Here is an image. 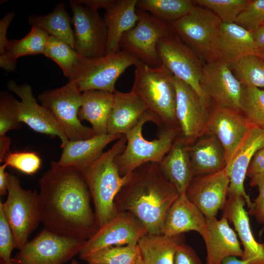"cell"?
I'll return each instance as SVG.
<instances>
[{
    "instance_id": "obj_32",
    "label": "cell",
    "mask_w": 264,
    "mask_h": 264,
    "mask_svg": "<svg viewBox=\"0 0 264 264\" xmlns=\"http://www.w3.org/2000/svg\"><path fill=\"white\" fill-rule=\"evenodd\" d=\"M28 22L32 26L38 27L49 36L64 41L75 49L74 33L71 26L72 19L64 3H59L51 12L46 15H30Z\"/></svg>"
},
{
    "instance_id": "obj_9",
    "label": "cell",
    "mask_w": 264,
    "mask_h": 264,
    "mask_svg": "<svg viewBox=\"0 0 264 264\" xmlns=\"http://www.w3.org/2000/svg\"><path fill=\"white\" fill-rule=\"evenodd\" d=\"M0 206L19 250L28 242L29 236L41 222L39 195L35 190L23 189L19 178L9 174L7 198L4 202L0 201Z\"/></svg>"
},
{
    "instance_id": "obj_3",
    "label": "cell",
    "mask_w": 264,
    "mask_h": 264,
    "mask_svg": "<svg viewBox=\"0 0 264 264\" xmlns=\"http://www.w3.org/2000/svg\"><path fill=\"white\" fill-rule=\"evenodd\" d=\"M126 143V136L122 135L108 151L81 170L93 200L99 228L117 214L115 198L130 176V174L121 176L114 161L124 151Z\"/></svg>"
},
{
    "instance_id": "obj_28",
    "label": "cell",
    "mask_w": 264,
    "mask_h": 264,
    "mask_svg": "<svg viewBox=\"0 0 264 264\" xmlns=\"http://www.w3.org/2000/svg\"><path fill=\"white\" fill-rule=\"evenodd\" d=\"M258 50L251 31L235 22H222L218 43V59L230 64L243 56L257 54Z\"/></svg>"
},
{
    "instance_id": "obj_30",
    "label": "cell",
    "mask_w": 264,
    "mask_h": 264,
    "mask_svg": "<svg viewBox=\"0 0 264 264\" xmlns=\"http://www.w3.org/2000/svg\"><path fill=\"white\" fill-rule=\"evenodd\" d=\"M113 99L114 93L109 91L89 90L82 92L79 120L88 121L96 135L107 134L108 120Z\"/></svg>"
},
{
    "instance_id": "obj_50",
    "label": "cell",
    "mask_w": 264,
    "mask_h": 264,
    "mask_svg": "<svg viewBox=\"0 0 264 264\" xmlns=\"http://www.w3.org/2000/svg\"><path fill=\"white\" fill-rule=\"evenodd\" d=\"M11 140L10 137L4 136L0 137V162L2 163L4 158L10 152Z\"/></svg>"
},
{
    "instance_id": "obj_5",
    "label": "cell",
    "mask_w": 264,
    "mask_h": 264,
    "mask_svg": "<svg viewBox=\"0 0 264 264\" xmlns=\"http://www.w3.org/2000/svg\"><path fill=\"white\" fill-rule=\"evenodd\" d=\"M152 122L159 126L157 117L147 110L138 123L125 135L127 143L124 151L115 158V163L122 176L132 173L139 166L149 162L159 164L180 134L178 127L159 129L158 138L148 140L142 135L144 125Z\"/></svg>"
},
{
    "instance_id": "obj_4",
    "label": "cell",
    "mask_w": 264,
    "mask_h": 264,
    "mask_svg": "<svg viewBox=\"0 0 264 264\" xmlns=\"http://www.w3.org/2000/svg\"><path fill=\"white\" fill-rule=\"evenodd\" d=\"M132 90L157 117L159 129L178 127L174 76L163 65L153 67L141 63L135 66Z\"/></svg>"
},
{
    "instance_id": "obj_12",
    "label": "cell",
    "mask_w": 264,
    "mask_h": 264,
    "mask_svg": "<svg viewBox=\"0 0 264 264\" xmlns=\"http://www.w3.org/2000/svg\"><path fill=\"white\" fill-rule=\"evenodd\" d=\"M69 3L73 15L75 50L85 58L106 55L108 29L104 18L97 11L84 6L78 0H70Z\"/></svg>"
},
{
    "instance_id": "obj_36",
    "label": "cell",
    "mask_w": 264,
    "mask_h": 264,
    "mask_svg": "<svg viewBox=\"0 0 264 264\" xmlns=\"http://www.w3.org/2000/svg\"><path fill=\"white\" fill-rule=\"evenodd\" d=\"M140 259L137 244L106 247L86 257L83 260L96 264H134Z\"/></svg>"
},
{
    "instance_id": "obj_35",
    "label": "cell",
    "mask_w": 264,
    "mask_h": 264,
    "mask_svg": "<svg viewBox=\"0 0 264 264\" xmlns=\"http://www.w3.org/2000/svg\"><path fill=\"white\" fill-rule=\"evenodd\" d=\"M229 65L242 85L259 88L264 87V59L260 56L245 55Z\"/></svg>"
},
{
    "instance_id": "obj_41",
    "label": "cell",
    "mask_w": 264,
    "mask_h": 264,
    "mask_svg": "<svg viewBox=\"0 0 264 264\" xmlns=\"http://www.w3.org/2000/svg\"><path fill=\"white\" fill-rule=\"evenodd\" d=\"M235 23L251 31L264 24V0H248Z\"/></svg>"
},
{
    "instance_id": "obj_15",
    "label": "cell",
    "mask_w": 264,
    "mask_h": 264,
    "mask_svg": "<svg viewBox=\"0 0 264 264\" xmlns=\"http://www.w3.org/2000/svg\"><path fill=\"white\" fill-rule=\"evenodd\" d=\"M200 86L216 105L241 112L243 85L228 63L220 59L207 62L203 65Z\"/></svg>"
},
{
    "instance_id": "obj_25",
    "label": "cell",
    "mask_w": 264,
    "mask_h": 264,
    "mask_svg": "<svg viewBox=\"0 0 264 264\" xmlns=\"http://www.w3.org/2000/svg\"><path fill=\"white\" fill-rule=\"evenodd\" d=\"M137 0H116L103 18L108 29L106 55L120 51L123 35L136 24L138 17L136 10Z\"/></svg>"
},
{
    "instance_id": "obj_6",
    "label": "cell",
    "mask_w": 264,
    "mask_h": 264,
    "mask_svg": "<svg viewBox=\"0 0 264 264\" xmlns=\"http://www.w3.org/2000/svg\"><path fill=\"white\" fill-rule=\"evenodd\" d=\"M141 63L133 54L124 50L99 57H81L68 80L75 82L82 92L99 90L114 93L119 76L130 66Z\"/></svg>"
},
{
    "instance_id": "obj_39",
    "label": "cell",
    "mask_w": 264,
    "mask_h": 264,
    "mask_svg": "<svg viewBox=\"0 0 264 264\" xmlns=\"http://www.w3.org/2000/svg\"><path fill=\"white\" fill-rule=\"evenodd\" d=\"M247 0H195L194 5L208 9L223 23L235 22L248 3Z\"/></svg>"
},
{
    "instance_id": "obj_33",
    "label": "cell",
    "mask_w": 264,
    "mask_h": 264,
    "mask_svg": "<svg viewBox=\"0 0 264 264\" xmlns=\"http://www.w3.org/2000/svg\"><path fill=\"white\" fill-rule=\"evenodd\" d=\"M194 6L190 0H137L136 2L139 9L171 23L187 14Z\"/></svg>"
},
{
    "instance_id": "obj_10",
    "label": "cell",
    "mask_w": 264,
    "mask_h": 264,
    "mask_svg": "<svg viewBox=\"0 0 264 264\" xmlns=\"http://www.w3.org/2000/svg\"><path fill=\"white\" fill-rule=\"evenodd\" d=\"M136 25L126 32L120 43L122 50L135 56L141 62L151 67L162 65L157 45L159 41L173 35L171 24L138 9Z\"/></svg>"
},
{
    "instance_id": "obj_55",
    "label": "cell",
    "mask_w": 264,
    "mask_h": 264,
    "mask_svg": "<svg viewBox=\"0 0 264 264\" xmlns=\"http://www.w3.org/2000/svg\"><path fill=\"white\" fill-rule=\"evenodd\" d=\"M134 264H143L141 262V259H140L139 260H138L137 262H136Z\"/></svg>"
},
{
    "instance_id": "obj_34",
    "label": "cell",
    "mask_w": 264,
    "mask_h": 264,
    "mask_svg": "<svg viewBox=\"0 0 264 264\" xmlns=\"http://www.w3.org/2000/svg\"><path fill=\"white\" fill-rule=\"evenodd\" d=\"M49 36L43 30L32 26L30 32L21 39L8 40L5 54L0 58H7L16 61L17 59L24 56L44 55Z\"/></svg>"
},
{
    "instance_id": "obj_8",
    "label": "cell",
    "mask_w": 264,
    "mask_h": 264,
    "mask_svg": "<svg viewBox=\"0 0 264 264\" xmlns=\"http://www.w3.org/2000/svg\"><path fill=\"white\" fill-rule=\"evenodd\" d=\"M38 100L52 115L69 140L90 138L96 135L91 128L83 125L78 118L82 103V92L77 83L69 81L65 85L46 90Z\"/></svg>"
},
{
    "instance_id": "obj_21",
    "label": "cell",
    "mask_w": 264,
    "mask_h": 264,
    "mask_svg": "<svg viewBox=\"0 0 264 264\" xmlns=\"http://www.w3.org/2000/svg\"><path fill=\"white\" fill-rule=\"evenodd\" d=\"M205 227L201 234L206 248V264H221L229 256L242 258V249L236 233L230 226L227 219L222 216L206 218Z\"/></svg>"
},
{
    "instance_id": "obj_40",
    "label": "cell",
    "mask_w": 264,
    "mask_h": 264,
    "mask_svg": "<svg viewBox=\"0 0 264 264\" xmlns=\"http://www.w3.org/2000/svg\"><path fill=\"white\" fill-rule=\"evenodd\" d=\"M2 163L24 174L33 175L40 169L42 161L40 156L34 152L10 151Z\"/></svg>"
},
{
    "instance_id": "obj_1",
    "label": "cell",
    "mask_w": 264,
    "mask_h": 264,
    "mask_svg": "<svg viewBox=\"0 0 264 264\" xmlns=\"http://www.w3.org/2000/svg\"><path fill=\"white\" fill-rule=\"evenodd\" d=\"M41 222L63 237L87 241L98 230L82 171L53 161L39 179Z\"/></svg>"
},
{
    "instance_id": "obj_53",
    "label": "cell",
    "mask_w": 264,
    "mask_h": 264,
    "mask_svg": "<svg viewBox=\"0 0 264 264\" xmlns=\"http://www.w3.org/2000/svg\"><path fill=\"white\" fill-rule=\"evenodd\" d=\"M257 55L264 59V49H259Z\"/></svg>"
},
{
    "instance_id": "obj_14",
    "label": "cell",
    "mask_w": 264,
    "mask_h": 264,
    "mask_svg": "<svg viewBox=\"0 0 264 264\" xmlns=\"http://www.w3.org/2000/svg\"><path fill=\"white\" fill-rule=\"evenodd\" d=\"M161 63L173 75L208 100L201 86L203 65L197 55L176 35L160 40L157 45Z\"/></svg>"
},
{
    "instance_id": "obj_52",
    "label": "cell",
    "mask_w": 264,
    "mask_h": 264,
    "mask_svg": "<svg viewBox=\"0 0 264 264\" xmlns=\"http://www.w3.org/2000/svg\"><path fill=\"white\" fill-rule=\"evenodd\" d=\"M221 264H248V263L242 259H238L237 257L229 256L224 258Z\"/></svg>"
},
{
    "instance_id": "obj_18",
    "label": "cell",
    "mask_w": 264,
    "mask_h": 264,
    "mask_svg": "<svg viewBox=\"0 0 264 264\" xmlns=\"http://www.w3.org/2000/svg\"><path fill=\"white\" fill-rule=\"evenodd\" d=\"M229 183L225 168L215 173L195 176L186 195L206 218L216 217L226 203Z\"/></svg>"
},
{
    "instance_id": "obj_47",
    "label": "cell",
    "mask_w": 264,
    "mask_h": 264,
    "mask_svg": "<svg viewBox=\"0 0 264 264\" xmlns=\"http://www.w3.org/2000/svg\"><path fill=\"white\" fill-rule=\"evenodd\" d=\"M14 16V12H10L0 21V56L5 54V47L8 41L6 38L7 30Z\"/></svg>"
},
{
    "instance_id": "obj_56",
    "label": "cell",
    "mask_w": 264,
    "mask_h": 264,
    "mask_svg": "<svg viewBox=\"0 0 264 264\" xmlns=\"http://www.w3.org/2000/svg\"><path fill=\"white\" fill-rule=\"evenodd\" d=\"M88 264H93V263H88Z\"/></svg>"
},
{
    "instance_id": "obj_29",
    "label": "cell",
    "mask_w": 264,
    "mask_h": 264,
    "mask_svg": "<svg viewBox=\"0 0 264 264\" xmlns=\"http://www.w3.org/2000/svg\"><path fill=\"white\" fill-rule=\"evenodd\" d=\"M188 151L194 176L218 172L226 167L223 148L212 134L188 146Z\"/></svg>"
},
{
    "instance_id": "obj_27",
    "label": "cell",
    "mask_w": 264,
    "mask_h": 264,
    "mask_svg": "<svg viewBox=\"0 0 264 264\" xmlns=\"http://www.w3.org/2000/svg\"><path fill=\"white\" fill-rule=\"evenodd\" d=\"M122 135L107 133L96 135L85 140H69L62 148L58 162L63 165L73 166L82 170L98 159L109 144L118 140Z\"/></svg>"
},
{
    "instance_id": "obj_44",
    "label": "cell",
    "mask_w": 264,
    "mask_h": 264,
    "mask_svg": "<svg viewBox=\"0 0 264 264\" xmlns=\"http://www.w3.org/2000/svg\"><path fill=\"white\" fill-rule=\"evenodd\" d=\"M252 186H257L259 189L258 197L253 202L252 210L248 212L249 215L253 216L256 221L260 223H264V176L250 179Z\"/></svg>"
},
{
    "instance_id": "obj_11",
    "label": "cell",
    "mask_w": 264,
    "mask_h": 264,
    "mask_svg": "<svg viewBox=\"0 0 264 264\" xmlns=\"http://www.w3.org/2000/svg\"><path fill=\"white\" fill-rule=\"evenodd\" d=\"M87 241L56 235L44 228L12 258V264H64L79 254Z\"/></svg>"
},
{
    "instance_id": "obj_24",
    "label": "cell",
    "mask_w": 264,
    "mask_h": 264,
    "mask_svg": "<svg viewBox=\"0 0 264 264\" xmlns=\"http://www.w3.org/2000/svg\"><path fill=\"white\" fill-rule=\"evenodd\" d=\"M206 222V218L189 200L186 194L179 195L165 215L161 232L165 235L173 236L195 231L201 235Z\"/></svg>"
},
{
    "instance_id": "obj_26",
    "label": "cell",
    "mask_w": 264,
    "mask_h": 264,
    "mask_svg": "<svg viewBox=\"0 0 264 264\" xmlns=\"http://www.w3.org/2000/svg\"><path fill=\"white\" fill-rule=\"evenodd\" d=\"M158 165L162 173L174 185L179 194H186L194 174L188 145L180 134Z\"/></svg>"
},
{
    "instance_id": "obj_16",
    "label": "cell",
    "mask_w": 264,
    "mask_h": 264,
    "mask_svg": "<svg viewBox=\"0 0 264 264\" xmlns=\"http://www.w3.org/2000/svg\"><path fill=\"white\" fill-rule=\"evenodd\" d=\"M148 233L144 225L132 213L118 211L108 222L99 228L87 240L79 253L80 259L106 247L137 244L140 239Z\"/></svg>"
},
{
    "instance_id": "obj_20",
    "label": "cell",
    "mask_w": 264,
    "mask_h": 264,
    "mask_svg": "<svg viewBox=\"0 0 264 264\" xmlns=\"http://www.w3.org/2000/svg\"><path fill=\"white\" fill-rule=\"evenodd\" d=\"M264 146V129L252 126L225 167L230 179L228 194L242 196L248 212L252 210L254 203L245 192L244 181L254 155Z\"/></svg>"
},
{
    "instance_id": "obj_2",
    "label": "cell",
    "mask_w": 264,
    "mask_h": 264,
    "mask_svg": "<svg viewBox=\"0 0 264 264\" xmlns=\"http://www.w3.org/2000/svg\"><path fill=\"white\" fill-rule=\"evenodd\" d=\"M179 194L158 164H143L130 174L115 199L118 211L132 213L152 234H161L165 215Z\"/></svg>"
},
{
    "instance_id": "obj_49",
    "label": "cell",
    "mask_w": 264,
    "mask_h": 264,
    "mask_svg": "<svg viewBox=\"0 0 264 264\" xmlns=\"http://www.w3.org/2000/svg\"><path fill=\"white\" fill-rule=\"evenodd\" d=\"M6 165L3 164L0 166V195L3 196L8 192L9 173L5 172Z\"/></svg>"
},
{
    "instance_id": "obj_17",
    "label": "cell",
    "mask_w": 264,
    "mask_h": 264,
    "mask_svg": "<svg viewBox=\"0 0 264 264\" xmlns=\"http://www.w3.org/2000/svg\"><path fill=\"white\" fill-rule=\"evenodd\" d=\"M7 87L21 100L19 101L16 99L14 102L19 121L25 123L36 132L59 137L61 141V148H63L69 141L67 137L51 113L38 103L31 86L27 84L19 85L10 80Z\"/></svg>"
},
{
    "instance_id": "obj_31",
    "label": "cell",
    "mask_w": 264,
    "mask_h": 264,
    "mask_svg": "<svg viewBox=\"0 0 264 264\" xmlns=\"http://www.w3.org/2000/svg\"><path fill=\"white\" fill-rule=\"evenodd\" d=\"M185 239L183 234L168 236L147 233L137 243L141 262L143 264H174L176 252Z\"/></svg>"
},
{
    "instance_id": "obj_22",
    "label": "cell",
    "mask_w": 264,
    "mask_h": 264,
    "mask_svg": "<svg viewBox=\"0 0 264 264\" xmlns=\"http://www.w3.org/2000/svg\"><path fill=\"white\" fill-rule=\"evenodd\" d=\"M245 201L239 195L228 194L222 216L233 224L243 246L242 259L248 264H264V242L255 239L251 229L249 214L244 209Z\"/></svg>"
},
{
    "instance_id": "obj_23",
    "label": "cell",
    "mask_w": 264,
    "mask_h": 264,
    "mask_svg": "<svg viewBox=\"0 0 264 264\" xmlns=\"http://www.w3.org/2000/svg\"><path fill=\"white\" fill-rule=\"evenodd\" d=\"M144 101L133 91H116L107 126L108 133L125 135L132 130L147 111Z\"/></svg>"
},
{
    "instance_id": "obj_54",
    "label": "cell",
    "mask_w": 264,
    "mask_h": 264,
    "mask_svg": "<svg viewBox=\"0 0 264 264\" xmlns=\"http://www.w3.org/2000/svg\"><path fill=\"white\" fill-rule=\"evenodd\" d=\"M70 264H79L75 259H72Z\"/></svg>"
},
{
    "instance_id": "obj_19",
    "label": "cell",
    "mask_w": 264,
    "mask_h": 264,
    "mask_svg": "<svg viewBox=\"0 0 264 264\" xmlns=\"http://www.w3.org/2000/svg\"><path fill=\"white\" fill-rule=\"evenodd\" d=\"M251 126L241 112L217 105L210 111L207 131L215 136L223 148L226 164Z\"/></svg>"
},
{
    "instance_id": "obj_46",
    "label": "cell",
    "mask_w": 264,
    "mask_h": 264,
    "mask_svg": "<svg viewBox=\"0 0 264 264\" xmlns=\"http://www.w3.org/2000/svg\"><path fill=\"white\" fill-rule=\"evenodd\" d=\"M246 176L250 179L264 176V146L258 150L254 155Z\"/></svg>"
},
{
    "instance_id": "obj_42",
    "label": "cell",
    "mask_w": 264,
    "mask_h": 264,
    "mask_svg": "<svg viewBox=\"0 0 264 264\" xmlns=\"http://www.w3.org/2000/svg\"><path fill=\"white\" fill-rule=\"evenodd\" d=\"M15 99L6 91L0 93V137L5 136L10 130L18 129L22 126L15 111Z\"/></svg>"
},
{
    "instance_id": "obj_51",
    "label": "cell",
    "mask_w": 264,
    "mask_h": 264,
    "mask_svg": "<svg viewBox=\"0 0 264 264\" xmlns=\"http://www.w3.org/2000/svg\"><path fill=\"white\" fill-rule=\"evenodd\" d=\"M252 33L258 49H264V24Z\"/></svg>"
},
{
    "instance_id": "obj_38",
    "label": "cell",
    "mask_w": 264,
    "mask_h": 264,
    "mask_svg": "<svg viewBox=\"0 0 264 264\" xmlns=\"http://www.w3.org/2000/svg\"><path fill=\"white\" fill-rule=\"evenodd\" d=\"M241 111L251 125L264 129V89L243 85Z\"/></svg>"
},
{
    "instance_id": "obj_45",
    "label": "cell",
    "mask_w": 264,
    "mask_h": 264,
    "mask_svg": "<svg viewBox=\"0 0 264 264\" xmlns=\"http://www.w3.org/2000/svg\"><path fill=\"white\" fill-rule=\"evenodd\" d=\"M174 264H202L195 250L189 245L182 243L177 249Z\"/></svg>"
},
{
    "instance_id": "obj_7",
    "label": "cell",
    "mask_w": 264,
    "mask_h": 264,
    "mask_svg": "<svg viewBox=\"0 0 264 264\" xmlns=\"http://www.w3.org/2000/svg\"><path fill=\"white\" fill-rule=\"evenodd\" d=\"M221 21L212 11L195 5L187 14L171 23L174 32L199 58L218 59V43Z\"/></svg>"
},
{
    "instance_id": "obj_48",
    "label": "cell",
    "mask_w": 264,
    "mask_h": 264,
    "mask_svg": "<svg viewBox=\"0 0 264 264\" xmlns=\"http://www.w3.org/2000/svg\"><path fill=\"white\" fill-rule=\"evenodd\" d=\"M116 0H78V1L88 7L97 11L99 8L105 10L110 8Z\"/></svg>"
},
{
    "instance_id": "obj_43",
    "label": "cell",
    "mask_w": 264,
    "mask_h": 264,
    "mask_svg": "<svg viewBox=\"0 0 264 264\" xmlns=\"http://www.w3.org/2000/svg\"><path fill=\"white\" fill-rule=\"evenodd\" d=\"M17 245L11 228L0 206V260L6 264H12L11 257Z\"/></svg>"
},
{
    "instance_id": "obj_37",
    "label": "cell",
    "mask_w": 264,
    "mask_h": 264,
    "mask_svg": "<svg viewBox=\"0 0 264 264\" xmlns=\"http://www.w3.org/2000/svg\"><path fill=\"white\" fill-rule=\"evenodd\" d=\"M44 55L57 64L68 78L81 57L66 42L51 36H49Z\"/></svg>"
},
{
    "instance_id": "obj_13",
    "label": "cell",
    "mask_w": 264,
    "mask_h": 264,
    "mask_svg": "<svg viewBox=\"0 0 264 264\" xmlns=\"http://www.w3.org/2000/svg\"><path fill=\"white\" fill-rule=\"evenodd\" d=\"M176 117L180 136L189 146L207 132L210 111L204 99L190 86L174 76Z\"/></svg>"
}]
</instances>
